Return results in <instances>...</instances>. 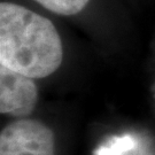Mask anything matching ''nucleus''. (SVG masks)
I'll use <instances>...</instances> for the list:
<instances>
[{
    "label": "nucleus",
    "mask_w": 155,
    "mask_h": 155,
    "mask_svg": "<svg viewBox=\"0 0 155 155\" xmlns=\"http://www.w3.org/2000/svg\"><path fill=\"white\" fill-rule=\"evenodd\" d=\"M38 98V87L33 78L0 64L1 114L24 118L32 114Z\"/></svg>",
    "instance_id": "obj_3"
},
{
    "label": "nucleus",
    "mask_w": 155,
    "mask_h": 155,
    "mask_svg": "<svg viewBox=\"0 0 155 155\" xmlns=\"http://www.w3.org/2000/svg\"><path fill=\"white\" fill-rule=\"evenodd\" d=\"M152 93H153V98H154V101H155V81L153 85H152Z\"/></svg>",
    "instance_id": "obj_5"
},
{
    "label": "nucleus",
    "mask_w": 155,
    "mask_h": 155,
    "mask_svg": "<svg viewBox=\"0 0 155 155\" xmlns=\"http://www.w3.org/2000/svg\"><path fill=\"white\" fill-rule=\"evenodd\" d=\"M62 59V41L52 21L17 4H0V64L35 79L55 72Z\"/></svg>",
    "instance_id": "obj_1"
},
{
    "label": "nucleus",
    "mask_w": 155,
    "mask_h": 155,
    "mask_svg": "<svg viewBox=\"0 0 155 155\" xmlns=\"http://www.w3.org/2000/svg\"><path fill=\"white\" fill-rule=\"evenodd\" d=\"M47 11L58 15H76L87 6L90 0H35Z\"/></svg>",
    "instance_id": "obj_4"
},
{
    "label": "nucleus",
    "mask_w": 155,
    "mask_h": 155,
    "mask_svg": "<svg viewBox=\"0 0 155 155\" xmlns=\"http://www.w3.org/2000/svg\"><path fill=\"white\" fill-rule=\"evenodd\" d=\"M54 133L43 122L21 118L0 133V155H55Z\"/></svg>",
    "instance_id": "obj_2"
}]
</instances>
